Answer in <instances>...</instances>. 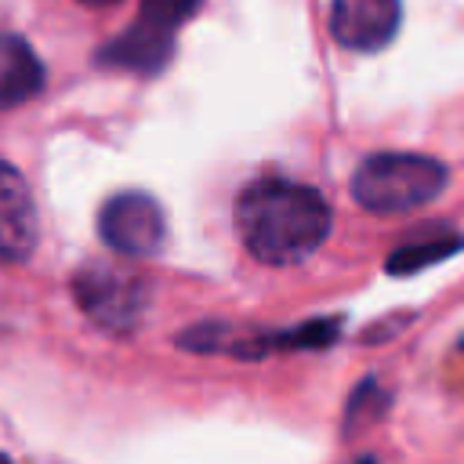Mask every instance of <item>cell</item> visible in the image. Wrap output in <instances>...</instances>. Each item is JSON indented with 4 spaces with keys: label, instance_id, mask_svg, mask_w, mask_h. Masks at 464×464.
<instances>
[{
    "label": "cell",
    "instance_id": "cell-1",
    "mask_svg": "<svg viewBox=\"0 0 464 464\" xmlns=\"http://www.w3.org/2000/svg\"><path fill=\"white\" fill-rule=\"evenodd\" d=\"M330 221L334 214L326 196L286 178H257L236 203L239 236L265 265H297L312 257L330 236Z\"/></svg>",
    "mask_w": 464,
    "mask_h": 464
},
{
    "label": "cell",
    "instance_id": "cell-2",
    "mask_svg": "<svg viewBox=\"0 0 464 464\" xmlns=\"http://www.w3.org/2000/svg\"><path fill=\"white\" fill-rule=\"evenodd\" d=\"M450 170L420 152H373L352 174V199L370 214H406L431 203Z\"/></svg>",
    "mask_w": 464,
    "mask_h": 464
},
{
    "label": "cell",
    "instance_id": "cell-3",
    "mask_svg": "<svg viewBox=\"0 0 464 464\" xmlns=\"http://www.w3.org/2000/svg\"><path fill=\"white\" fill-rule=\"evenodd\" d=\"M199 4L203 0H141L138 18L98 51V62L109 69L138 72V76L163 72L174 54V40L181 25L192 22Z\"/></svg>",
    "mask_w": 464,
    "mask_h": 464
},
{
    "label": "cell",
    "instance_id": "cell-4",
    "mask_svg": "<svg viewBox=\"0 0 464 464\" xmlns=\"http://www.w3.org/2000/svg\"><path fill=\"white\" fill-rule=\"evenodd\" d=\"M72 297L94 326L130 334L149 308V283L130 265L91 257L72 272Z\"/></svg>",
    "mask_w": 464,
    "mask_h": 464
},
{
    "label": "cell",
    "instance_id": "cell-5",
    "mask_svg": "<svg viewBox=\"0 0 464 464\" xmlns=\"http://www.w3.org/2000/svg\"><path fill=\"white\" fill-rule=\"evenodd\" d=\"M98 236L123 257H152L167 239L163 207L141 188L116 192L98 210Z\"/></svg>",
    "mask_w": 464,
    "mask_h": 464
},
{
    "label": "cell",
    "instance_id": "cell-6",
    "mask_svg": "<svg viewBox=\"0 0 464 464\" xmlns=\"http://www.w3.org/2000/svg\"><path fill=\"white\" fill-rule=\"evenodd\" d=\"M402 22L399 0H334L330 4V33L348 51H381L395 40Z\"/></svg>",
    "mask_w": 464,
    "mask_h": 464
},
{
    "label": "cell",
    "instance_id": "cell-7",
    "mask_svg": "<svg viewBox=\"0 0 464 464\" xmlns=\"http://www.w3.org/2000/svg\"><path fill=\"white\" fill-rule=\"evenodd\" d=\"M36 236L40 225L33 192L18 167L0 160V261H29L36 250Z\"/></svg>",
    "mask_w": 464,
    "mask_h": 464
},
{
    "label": "cell",
    "instance_id": "cell-8",
    "mask_svg": "<svg viewBox=\"0 0 464 464\" xmlns=\"http://www.w3.org/2000/svg\"><path fill=\"white\" fill-rule=\"evenodd\" d=\"M44 91V62L18 33H0V109H18Z\"/></svg>",
    "mask_w": 464,
    "mask_h": 464
},
{
    "label": "cell",
    "instance_id": "cell-9",
    "mask_svg": "<svg viewBox=\"0 0 464 464\" xmlns=\"http://www.w3.org/2000/svg\"><path fill=\"white\" fill-rule=\"evenodd\" d=\"M464 250V236L450 225H424V228H413L384 261V272L388 276H417L424 268H435L439 261L453 257Z\"/></svg>",
    "mask_w": 464,
    "mask_h": 464
},
{
    "label": "cell",
    "instance_id": "cell-10",
    "mask_svg": "<svg viewBox=\"0 0 464 464\" xmlns=\"http://www.w3.org/2000/svg\"><path fill=\"white\" fill-rule=\"evenodd\" d=\"M388 406H392V392H388L377 377H362V381L352 388L348 402H344V417H341L344 439H355V435H362L366 428H373V424L388 413Z\"/></svg>",
    "mask_w": 464,
    "mask_h": 464
},
{
    "label": "cell",
    "instance_id": "cell-11",
    "mask_svg": "<svg viewBox=\"0 0 464 464\" xmlns=\"http://www.w3.org/2000/svg\"><path fill=\"white\" fill-rule=\"evenodd\" d=\"M337 337H341V319L337 315L308 319V323L290 326V330H268L272 352H315V348H330Z\"/></svg>",
    "mask_w": 464,
    "mask_h": 464
},
{
    "label": "cell",
    "instance_id": "cell-12",
    "mask_svg": "<svg viewBox=\"0 0 464 464\" xmlns=\"http://www.w3.org/2000/svg\"><path fill=\"white\" fill-rule=\"evenodd\" d=\"M80 4H87V7H112V4H120V0H80Z\"/></svg>",
    "mask_w": 464,
    "mask_h": 464
},
{
    "label": "cell",
    "instance_id": "cell-13",
    "mask_svg": "<svg viewBox=\"0 0 464 464\" xmlns=\"http://www.w3.org/2000/svg\"><path fill=\"white\" fill-rule=\"evenodd\" d=\"M352 464H377V457H359V460H352Z\"/></svg>",
    "mask_w": 464,
    "mask_h": 464
},
{
    "label": "cell",
    "instance_id": "cell-14",
    "mask_svg": "<svg viewBox=\"0 0 464 464\" xmlns=\"http://www.w3.org/2000/svg\"><path fill=\"white\" fill-rule=\"evenodd\" d=\"M0 464H11V460H7V457H4V453H0Z\"/></svg>",
    "mask_w": 464,
    "mask_h": 464
},
{
    "label": "cell",
    "instance_id": "cell-15",
    "mask_svg": "<svg viewBox=\"0 0 464 464\" xmlns=\"http://www.w3.org/2000/svg\"><path fill=\"white\" fill-rule=\"evenodd\" d=\"M460 352H464V337H460Z\"/></svg>",
    "mask_w": 464,
    "mask_h": 464
}]
</instances>
